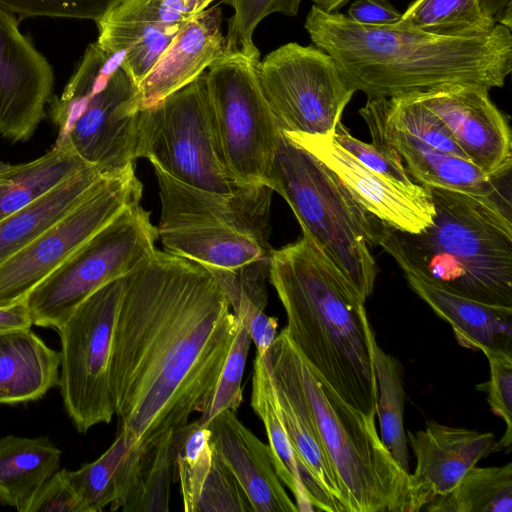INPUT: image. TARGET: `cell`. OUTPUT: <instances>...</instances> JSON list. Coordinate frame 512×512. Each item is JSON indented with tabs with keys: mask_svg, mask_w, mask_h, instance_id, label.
<instances>
[{
	"mask_svg": "<svg viewBox=\"0 0 512 512\" xmlns=\"http://www.w3.org/2000/svg\"><path fill=\"white\" fill-rule=\"evenodd\" d=\"M61 354L32 329L0 333V404L41 399L59 384Z\"/></svg>",
	"mask_w": 512,
	"mask_h": 512,
	"instance_id": "cell-25",
	"label": "cell"
},
{
	"mask_svg": "<svg viewBox=\"0 0 512 512\" xmlns=\"http://www.w3.org/2000/svg\"><path fill=\"white\" fill-rule=\"evenodd\" d=\"M104 176L87 167L26 207L0 219V263L67 214Z\"/></svg>",
	"mask_w": 512,
	"mask_h": 512,
	"instance_id": "cell-28",
	"label": "cell"
},
{
	"mask_svg": "<svg viewBox=\"0 0 512 512\" xmlns=\"http://www.w3.org/2000/svg\"><path fill=\"white\" fill-rule=\"evenodd\" d=\"M175 474L186 512H253L239 482L197 420L175 431Z\"/></svg>",
	"mask_w": 512,
	"mask_h": 512,
	"instance_id": "cell-21",
	"label": "cell"
},
{
	"mask_svg": "<svg viewBox=\"0 0 512 512\" xmlns=\"http://www.w3.org/2000/svg\"><path fill=\"white\" fill-rule=\"evenodd\" d=\"M259 77L283 133L332 136L356 92L329 54L296 42L267 54L260 61Z\"/></svg>",
	"mask_w": 512,
	"mask_h": 512,
	"instance_id": "cell-13",
	"label": "cell"
},
{
	"mask_svg": "<svg viewBox=\"0 0 512 512\" xmlns=\"http://www.w3.org/2000/svg\"><path fill=\"white\" fill-rule=\"evenodd\" d=\"M313 5L317 6L325 12H337L342 8L348 0H312Z\"/></svg>",
	"mask_w": 512,
	"mask_h": 512,
	"instance_id": "cell-47",
	"label": "cell"
},
{
	"mask_svg": "<svg viewBox=\"0 0 512 512\" xmlns=\"http://www.w3.org/2000/svg\"><path fill=\"white\" fill-rule=\"evenodd\" d=\"M304 27L313 45L368 99L453 83L500 88L512 70V32L499 24L485 34L444 35L395 24L362 25L312 5Z\"/></svg>",
	"mask_w": 512,
	"mask_h": 512,
	"instance_id": "cell-2",
	"label": "cell"
},
{
	"mask_svg": "<svg viewBox=\"0 0 512 512\" xmlns=\"http://www.w3.org/2000/svg\"><path fill=\"white\" fill-rule=\"evenodd\" d=\"M351 20L362 25H392L399 21L401 13L389 0H356L349 9Z\"/></svg>",
	"mask_w": 512,
	"mask_h": 512,
	"instance_id": "cell-43",
	"label": "cell"
},
{
	"mask_svg": "<svg viewBox=\"0 0 512 512\" xmlns=\"http://www.w3.org/2000/svg\"><path fill=\"white\" fill-rule=\"evenodd\" d=\"M483 13L495 24L512 27V0H479Z\"/></svg>",
	"mask_w": 512,
	"mask_h": 512,
	"instance_id": "cell-46",
	"label": "cell"
},
{
	"mask_svg": "<svg viewBox=\"0 0 512 512\" xmlns=\"http://www.w3.org/2000/svg\"><path fill=\"white\" fill-rule=\"evenodd\" d=\"M267 186L285 199L302 233L316 243L366 301L377 275L371 246L377 245L379 219L360 204L330 168L283 133Z\"/></svg>",
	"mask_w": 512,
	"mask_h": 512,
	"instance_id": "cell-6",
	"label": "cell"
},
{
	"mask_svg": "<svg viewBox=\"0 0 512 512\" xmlns=\"http://www.w3.org/2000/svg\"><path fill=\"white\" fill-rule=\"evenodd\" d=\"M117 54L91 43L61 94L51 102L59 128L57 145H67L103 175L136 158L140 103L138 88Z\"/></svg>",
	"mask_w": 512,
	"mask_h": 512,
	"instance_id": "cell-7",
	"label": "cell"
},
{
	"mask_svg": "<svg viewBox=\"0 0 512 512\" xmlns=\"http://www.w3.org/2000/svg\"><path fill=\"white\" fill-rule=\"evenodd\" d=\"M87 167L90 166L71 148L57 144L33 161L12 165L0 175V219L26 207Z\"/></svg>",
	"mask_w": 512,
	"mask_h": 512,
	"instance_id": "cell-31",
	"label": "cell"
},
{
	"mask_svg": "<svg viewBox=\"0 0 512 512\" xmlns=\"http://www.w3.org/2000/svg\"><path fill=\"white\" fill-rule=\"evenodd\" d=\"M46 58L24 36L14 14L0 8V133L26 141L45 113L53 87Z\"/></svg>",
	"mask_w": 512,
	"mask_h": 512,
	"instance_id": "cell-18",
	"label": "cell"
},
{
	"mask_svg": "<svg viewBox=\"0 0 512 512\" xmlns=\"http://www.w3.org/2000/svg\"><path fill=\"white\" fill-rule=\"evenodd\" d=\"M214 0H121L96 22V43L117 54L138 88L180 30Z\"/></svg>",
	"mask_w": 512,
	"mask_h": 512,
	"instance_id": "cell-14",
	"label": "cell"
},
{
	"mask_svg": "<svg viewBox=\"0 0 512 512\" xmlns=\"http://www.w3.org/2000/svg\"><path fill=\"white\" fill-rule=\"evenodd\" d=\"M67 469L57 470L47 479L22 512H86L71 484Z\"/></svg>",
	"mask_w": 512,
	"mask_h": 512,
	"instance_id": "cell-42",
	"label": "cell"
},
{
	"mask_svg": "<svg viewBox=\"0 0 512 512\" xmlns=\"http://www.w3.org/2000/svg\"><path fill=\"white\" fill-rule=\"evenodd\" d=\"M125 277L97 289L57 329L61 341L58 386L65 411L79 433L108 424L115 415L110 374Z\"/></svg>",
	"mask_w": 512,
	"mask_h": 512,
	"instance_id": "cell-11",
	"label": "cell"
},
{
	"mask_svg": "<svg viewBox=\"0 0 512 512\" xmlns=\"http://www.w3.org/2000/svg\"><path fill=\"white\" fill-rule=\"evenodd\" d=\"M260 53L226 51L205 72L223 162L242 187L266 185L282 134L263 93Z\"/></svg>",
	"mask_w": 512,
	"mask_h": 512,
	"instance_id": "cell-8",
	"label": "cell"
},
{
	"mask_svg": "<svg viewBox=\"0 0 512 512\" xmlns=\"http://www.w3.org/2000/svg\"><path fill=\"white\" fill-rule=\"evenodd\" d=\"M142 189L134 163L104 176L67 214L0 263V306L24 302L92 236L127 206L139 202Z\"/></svg>",
	"mask_w": 512,
	"mask_h": 512,
	"instance_id": "cell-12",
	"label": "cell"
},
{
	"mask_svg": "<svg viewBox=\"0 0 512 512\" xmlns=\"http://www.w3.org/2000/svg\"><path fill=\"white\" fill-rule=\"evenodd\" d=\"M143 445L118 428L110 447L96 460L67 471L86 512L123 508L130 493Z\"/></svg>",
	"mask_w": 512,
	"mask_h": 512,
	"instance_id": "cell-27",
	"label": "cell"
},
{
	"mask_svg": "<svg viewBox=\"0 0 512 512\" xmlns=\"http://www.w3.org/2000/svg\"><path fill=\"white\" fill-rule=\"evenodd\" d=\"M410 288L449 323L464 348L512 354V307L490 305L444 289L411 272H403Z\"/></svg>",
	"mask_w": 512,
	"mask_h": 512,
	"instance_id": "cell-24",
	"label": "cell"
},
{
	"mask_svg": "<svg viewBox=\"0 0 512 512\" xmlns=\"http://www.w3.org/2000/svg\"><path fill=\"white\" fill-rule=\"evenodd\" d=\"M175 430L170 429L147 444L123 512H168L175 475Z\"/></svg>",
	"mask_w": 512,
	"mask_h": 512,
	"instance_id": "cell-33",
	"label": "cell"
},
{
	"mask_svg": "<svg viewBox=\"0 0 512 512\" xmlns=\"http://www.w3.org/2000/svg\"><path fill=\"white\" fill-rule=\"evenodd\" d=\"M489 90L478 84L453 83L409 94L445 124L471 163L500 180L511 171L512 135Z\"/></svg>",
	"mask_w": 512,
	"mask_h": 512,
	"instance_id": "cell-15",
	"label": "cell"
},
{
	"mask_svg": "<svg viewBox=\"0 0 512 512\" xmlns=\"http://www.w3.org/2000/svg\"><path fill=\"white\" fill-rule=\"evenodd\" d=\"M61 450L46 436L0 438V503L22 509L58 469Z\"/></svg>",
	"mask_w": 512,
	"mask_h": 512,
	"instance_id": "cell-29",
	"label": "cell"
},
{
	"mask_svg": "<svg viewBox=\"0 0 512 512\" xmlns=\"http://www.w3.org/2000/svg\"><path fill=\"white\" fill-rule=\"evenodd\" d=\"M234 9L225 36L226 51H241L247 55L260 53L253 42L257 25L273 13L296 16L301 0H221Z\"/></svg>",
	"mask_w": 512,
	"mask_h": 512,
	"instance_id": "cell-37",
	"label": "cell"
},
{
	"mask_svg": "<svg viewBox=\"0 0 512 512\" xmlns=\"http://www.w3.org/2000/svg\"><path fill=\"white\" fill-rule=\"evenodd\" d=\"M385 110L386 98H374L367 100L359 114L370 130L372 142L394 150L416 183L476 195H501L499 180L492 179L465 158L393 128L386 120Z\"/></svg>",
	"mask_w": 512,
	"mask_h": 512,
	"instance_id": "cell-19",
	"label": "cell"
},
{
	"mask_svg": "<svg viewBox=\"0 0 512 512\" xmlns=\"http://www.w3.org/2000/svg\"><path fill=\"white\" fill-rule=\"evenodd\" d=\"M251 406L263 422L277 475L294 495L298 511H315L287 433L266 355L255 357Z\"/></svg>",
	"mask_w": 512,
	"mask_h": 512,
	"instance_id": "cell-30",
	"label": "cell"
},
{
	"mask_svg": "<svg viewBox=\"0 0 512 512\" xmlns=\"http://www.w3.org/2000/svg\"><path fill=\"white\" fill-rule=\"evenodd\" d=\"M138 128L136 158H147L194 188L219 193L242 188L229 174L220 153L205 72L141 110Z\"/></svg>",
	"mask_w": 512,
	"mask_h": 512,
	"instance_id": "cell-10",
	"label": "cell"
},
{
	"mask_svg": "<svg viewBox=\"0 0 512 512\" xmlns=\"http://www.w3.org/2000/svg\"><path fill=\"white\" fill-rule=\"evenodd\" d=\"M219 5L206 8L176 35L138 86L141 110L190 84L225 52Z\"/></svg>",
	"mask_w": 512,
	"mask_h": 512,
	"instance_id": "cell-22",
	"label": "cell"
},
{
	"mask_svg": "<svg viewBox=\"0 0 512 512\" xmlns=\"http://www.w3.org/2000/svg\"><path fill=\"white\" fill-rule=\"evenodd\" d=\"M434 216L419 233L379 220L377 245L403 272L490 305L512 307V222L503 196L431 188Z\"/></svg>",
	"mask_w": 512,
	"mask_h": 512,
	"instance_id": "cell-4",
	"label": "cell"
},
{
	"mask_svg": "<svg viewBox=\"0 0 512 512\" xmlns=\"http://www.w3.org/2000/svg\"><path fill=\"white\" fill-rule=\"evenodd\" d=\"M11 166V164L0 161V175L5 173Z\"/></svg>",
	"mask_w": 512,
	"mask_h": 512,
	"instance_id": "cell-48",
	"label": "cell"
},
{
	"mask_svg": "<svg viewBox=\"0 0 512 512\" xmlns=\"http://www.w3.org/2000/svg\"><path fill=\"white\" fill-rule=\"evenodd\" d=\"M32 325L25 302L0 306V333L19 328H30Z\"/></svg>",
	"mask_w": 512,
	"mask_h": 512,
	"instance_id": "cell-45",
	"label": "cell"
},
{
	"mask_svg": "<svg viewBox=\"0 0 512 512\" xmlns=\"http://www.w3.org/2000/svg\"><path fill=\"white\" fill-rule=\"evenodd\" d=\"M416 467L411 474L423 510L436 496L444 495L481 459L495 452L494 434L429 421L416 432L408 431Z\"/></svg>",
	"mask_w": 512,
	"mask_h": 512,
	"instance_id": "cell-20",
	"label": "cell"
},
{
	"mask_svg": "<svg viewBox=\"0 0 512 512\" xmlns=\"http://www.w3.org/2000/svg\"><path fill=\"white\" fill-rule=\"evenodd\" d=\"M395 25L444 35L485 34L496 26L479 0H414Z\"/></svg>",
	"mask_w": 512,
	"mask_h": 512,
	"instance_id": "cell-35",
	"label": "cell"
},
{
	"mask_svg": "<svg viewBox=\"0 0 512 512\" xmlns=\"http://www.w3.org/2000/svg\"><path fill=\"white\" fill-rule=\"evenodd\" d=\"M332 137L338 145L370 170L409 188L420 185L410 176L394 150L355 138L341 121L337 124Z\"/></svg>",
	"mask_w": 512,
	"mask_h": 512,
	"instance_id": "cell-39",
	"label": "cell"
},
{
	"mask_svg": "<svg viewBox=\"0 0 512 512\" xmlns=\"http://www.w3.org/2000/svg\"><path fill=\"white\" fill-rule=\"evenodd\" d=\"M283 134L330 168L360 204L382 222L407 233H419L432 223L434 205L428 187L409 188L370 170L330 135Z\"/></svg>",
	"mask_w": 512,
	"mask_h": 512,
	"instance_id": "cell-16",
	"label": "cell"
},
{
	"mask_svg": "<svg viewBox=\"0 0 512 512\" xmlns=\"http://www.w3.org/2000/svg\"><path fill=\"white\" fill-rule=\"evenodd\" d=\"M377 412L380 438L396 463L409 472L407 436L404 430V385L400 362L374 343Z\"/></svg>",
	"mask_w": 512,
	"mask_h": 512,
	"instance_id": "cell-34",
	"label": "cell"
},
{
	"mask_svg": "<svg viewBox=\"0 0 512 512\" xmlns=\"http://www.w3.org/2000/svg\"><path fill=\"white\" fill-rule=\"evenodd\" d=\"M385 115L393 128L441 151L467 159L445 124L411 94L386 98Z\"/></svg>",
	"mask_w": 512,
	"mask_h": 512,
	"instance_id": "cell-36",
	"label": "cell"
},
{
	"mask_svg": "<svg viewBox=\"0 0 512 512\" xmlns=\"http://www.w3.org/2000/svg\"><path fill=\"white\" fill-rule=\"evenodd\" d=\"M242 322L249 330L251 340L257 349L256 354L261 357L265 356L278 335L277 318L267 316L264 311H259L253 314L247 321Z\"/></svg>",
	"mask_w": 512,
	"mask_h": 512,
	"instance_id": "cell-44",
	"label": "cell"
},
{
	"mask_svg": "<svg viewBox=\"0 0 512 512\" xmlns=\"http://www.w3.org/2000/svg\"><path fill=\"white\" fill-rule=\"evenodd\" d=\"M121 0H0V8L22 17L48 16L98 22Z\"/></svg>",
	"mask_w": 512,
	"mask_h": 512,
	"instance_id": "cell-40",
	"label": "cell"
},
{
	"mask_svg": "<svg viewBox=\"0 0 512 512\" xmlns=\"http://www.w3.org/2000/svg\"><path fill=\"white\" fill-rule=\"evenodd\" d=\"M266 357L276 386L315 426L347 512L421 511L411 473L396 463L381 441L375 417L346 403L306 361L285 328Z\"/></svg>",
	"mask_w": 512,
	"mask_h": 512,
	"instance_id": "cell-5",
	"label": "cell"
},
{
	"mask_svg": "<svg viewBox=\"0 0 512 512\" xmlns=\"http://www.w3.org/2000/svg\"><path fill=\"white\" fill-rule=\"evenodd\" d=\"M157 238L140 201L127 206L28 294L24 302L33 325L57 330L97 289L146 260Z\"/></svg>",
	"mask_w": 512,
	"mask_h": 512,
	"instance_id": "cell-9",
	"label": "cell"
},
{
	"mask_svg": "<svg viewBox=\"0 0 512 512\" xmlns=\"http://www.w3.org/2000/svg\"><path fill=\"white\" fill-rule=\"evenodd\" d=\"M238 328L207 269L155 249L125 277L110 374L118 428L146 446L202 414Z\"/></svg>",
	"mask_w": 512,
	"mask_h": 512,
	"instance_id": "cell-1",
	"label": "cell"
},
{
	"mask_svg": "<svg viewBox=\"0 0 512 512\" xmlns=\"http://www.w3.org/2000/svg\"><path fill=\"white\" fill-rule=\"evenodd\" d=\"M251 341L247 326L239 320L237 335L229 350L210 402L197 420L199 424L207 426L222 411L236 412L239 408L243 400L241 384Z\"/></svg>",
	"mask_w": 512,
	"mask_h": 512,
	"instance_id": "cell-38",
	"label": "cell"
},
{
	"mask_svg": "<svg viewBox=\"0 0 512 512\" xmlns=\"http://www.w3.org/2000/svg\"><path fill=\"white\" fill-rule=\"evenodd\" d=\"M159 186L161 216L158 229L230 227L270 241L273 190L246 186L231 193L194 188L152 164Z\"/></svg>",
	"mask_w": 512,
	"mask_h": 512,
	"instance_id": "cell-17",
	"label": "cell"
},
{
	"mask_svg": "<svg viewBox=\"0 0 512 512\" xmlns=\"http://www.w3.org/2000/svg\"><path fill=\"white\" fill-rule=\"evenodd\" d=\"M158 238L166 252L196 262L208 271H238L269 261L273 251L270 241L230 227L158 229Z\"/></svg>",
	"mask_w": 512,
	"mask_h": 512,
	"instance_id": "cell-26",
	"label": "cell"
},
{
	"mask_svg": "<svg viewBox=\"0 0 512 512\" xmlns=\"http://www.w3.org/2000/svg\"><path fill=\"white\" fill-rule=\"evenodd\" d=\"M268 279L290 339L350 406L376 417L375 335L365 300L306 234L272 251Z\"/></svg>",
	"mask_w": 512,
	"mask_h": 512,
	"instance_id": "cell-3",
	"label": "cell"
},
{
	"mask_svg": "<svg viewBox=\"0 0 512 512\" xmlns=\"http://www.w3.org/2000/svg\"><path fill=\"white\" fill-rule=\"evenodd\" d=\"M214 447L245 492L253 512H298L277 475L271 450L224 410L208 424Z\"/></svg>",
	"mask_w": 512,
	"mask_h": 512,
	"instance_id": "cell-23",
	"label": "cell"
},
{
	"mask_svg": "<svg viewBox=\"0 0 512 512\" xmlns=\"http://www.w3.org/2000/svg\"><path fill=\"white\" fill-rule=\"evenodd\" d=\"M430 512H512V463L473 466L450 492L434 497Z\"/></svg>",
	"mask_w": 512,
	"mask_h": 512,
	"instance_id": "cell-32",
	"label": "cell"
},
{
	"mask_svg": "<svg viewBox=\"0 0 512 512\" xmlns=\"http://www.w3.org/2000/svg\"><path fill=\"white\" fill-rule=\"evenodd\" d=\"M483 354L490 367V378L485 384L487 402L493 414L506 425L503 437L495 443V450L509 449L512 443V354L502 351Z\"/></svg>",
	"mask_w": 512,
	"mask_h": 512,
	"instance_id": "cell-41",
	"label": "cell"
}]
</instances>
